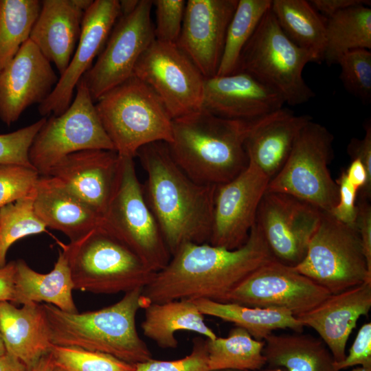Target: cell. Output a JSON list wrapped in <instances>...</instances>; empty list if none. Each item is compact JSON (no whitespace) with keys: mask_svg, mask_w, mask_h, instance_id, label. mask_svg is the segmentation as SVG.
Wrapping results in <instances>:
<instances>
[{"mask_svg":"<svg viewBox=\"0 0 371 371\" xmlns=\"http://www.w3.org/2000/svg\"><path fill=\"white\" fill-rule=\"evenodd\" d=\"M371 308V282L330 294L309 311L296 317L300 324L313 328L331 352L335 362L346 355L348 338L360 317Z\"/></svg>","mask_w":371,"mask_h":371,"instance_id":"obj_22","label":"cell"},{"mask_svg":"<svg viewBox=\"0 0 371 371\" xmlns=\"http://www.w3.org/2000/svg\"><path fill=\"white\" fill-rule=\"evenodd\" d=\"M335 181L339 189L338 202L330 214L338 221L355 226L359 189L348 180L345 171Z\"/></svg>","mask_w":371,"mask_h":371,"instance_id":"obj_44","label":"cell"},{"mask_svg":"<svg viewBox=\"0 0 371 371\" xmlns=\"http://www.w3.org/2000/svg\"><path fill=\"white\" fill-rule=\"evenodd\" d=\"M271 0H238L227 27L224 49L216 76L236 71L240 54L261 19L271 8Z\"/></svg>","mask_w":371,"mask_h":371,"instance_id":"obj_35","label":"cell"},{"mask_svg":"<svg viewBox=\"0 0 371 371\" xmlns=\"http://www.w3.org/2000/svg\"><path fill=\"white\" fill-rule=\"evenodd\" d=\"M238 0H188L177 45L205 78L216 76Z\"/></svg>","mask_w":371,"mask_h":371,"instance_id":"obj_18","label":"cell"},{"mask_svg":"<svg viewBox=\"0 0 371 371\" xmlns=\"http://www.w3.org/2000/svg\"><path fill=\"white\" fill-rule=\"evenodd\" d=\"M120 156L111 150H84L61 159L48 175L70 191L102 217L113 192Z\"/></svg>","mask_w":371,"mask_h":371,"instance_id":"obj_21","label":"cell"},{"mask_svg":"<svg viewBox=\"0 0 371 371\" xmlns=\"http://www.w3.org/2000/svg\"><path fill=\"white\" fill-rule=\"evenodd\" d=\"M46 119L41 118L12 133L0 134V165L15 164L33 168L29 160V150Z\"/></svg>","mask_w":371,"mask_h":371,"instance_id":"obj_40","label":"cell"},{"mask_svg":"<svg viewBox=\"0 0 371 371\" xmlns=\"http://www.w3.org/2000/svg\"><path fill=\"white\" fill-rule=\"evenodd\" d=\"M6 352L5 348L1 337L0 333V356L4 355Z\"/></svg>","mask_w":371,"mask_h":371,"instance_id":"obj_53","label":"cell"},{"mask_svg":"<svg viewBox=\"0 0 371 371\" xmlns=\"http://www.w3.org/2000/svg\"><path fill=\"white\" fill-rule=\"evenodd\" d=\"M331 293L275 258L243 280L223 302L284 310L295 317L313 309Z\"/></svg>","mask_w":371,"mask_h":371,"instance_id":"obj_14","label":"cell"},{"mask_svg":"<svg viewBox=\"0 0 371 371\" xmlns=\"http://www.w3.org/2000/svg\"><path fill=\"white\" fill-rule=\"evenodd\" d=\"M302 333H271L266 337L263 355L267 364L286 371H337L333 357L324 342L320 338Z\"/></svg>","mask_w":371,"mask_h":371,"instance_id":"obj_29","label":"cell"},{"mask_svg":"<svg viewBox=\"0 0 371 371\" xmlns=\"http://www.w3.org/2000/svg\"><path fill=\"white\" fill-rule=\"evenodd\" d=\"M337 371L350 367L371 368V323L363 324L359 330L348 354L339 361L334 363Z\"/></svg>","mask_w":371,"mask_h":371,"instance_id":"obj_43","label":"cell"},{"mask_svg":"<svg viewBox=\"0 0 371 371\" xmlns=\"http://www.w3.org/2000/svg\"><path fill=\"white\" fill-rule=\"evenodd\" d=\"M139 0L120 1L121 14H127L133 12L137 6Z\"/></svg>","mask_w":371,"mask_h":371,"instance_id":"obj_51","label":"cell"},{"mask_svg":"<svg viewBox=\"0 0 371 371\" xmlns=\"http://www.w3.org/2000/svg\"><path fill=\"white\" fill-rule=\"evenodd\" d=\"M15 261L7 263L0 268V302L14 299Z\"/></svg>","mask_w":371,"mask_h":371,"instance_id":"obj_48","label":"cell"},{"mask_svg":"<svg viewBox=\"0 0 371 371\" xmlns=\"http://www.w3.org/2000/svg\"><path fill=\"white\" fill-rule=\"evenodd\" d=\"M54 363L50 353L43 357L40 361L28 371H54Z\"/></svg>","mask_w":371,"mask_h":371,"instance_id":"obj_50","label":"cell"},{"mask_svg":"<svg viewBox=\"0 0 371 371\" xmlns=\"http://www.w3.org/2000/svg\"><path fill=\"white\" fill-rule=\"evenodd\" d=\"M142 289L125 293L111 306L84 313L66 312L41 304L51 343L107 354L131 364L153 359L136 328L137 311L144 308Z\"/></svg>","mask_w":371,"mask_h":371,"instance_id":"obj_4","label":"cell"},{"mask_svg":"<svg viewBox=\"0 0 371 371\" xmlns=\"http://www.w3.org/2000/svg\"><path fill=\"white\" fill-rule=\"evenodd\" d=\"M59 78L51 63L28 39L0 73V119L10 126L30 106L42 103Z\"/></svg>","mask_w":371,"mask_h":371,"instance_id":"obj_19","label":"cell"},{"mask_svg":"<svg viewBox=\"0 0 371 371\" xmlns=\"http://www.w3.org/2000/svg\"><path fill=\"white\" fill-rule=\"evenodd\" d=\"M340 80L345 89L363 103L371 101V52L366 49L352 50L338 60Z\"/></svg>","mask_w":371,"mask_h":371,"instance_id":"obj_38","label":"cell"},{"mask_svg":"<svg viewBox=\"0 0 371 371\" xmlns=\"http://www.w3.org/2000/svg\"><path fill=\"white\" fill-rule=\"evenodd\" d=\"M120 15V1H93L84 13L80 36L67 69L49 95L38 105L41 115H58L70 106L76 85L103 49Z\"/></svg>","mask_w":371,"mask_h":371,"instance_id":"obj_17","label":"cell"},{"mask_svg":"<svg viewBox=\"0 0 371 371\" xmlns=\"http://www.w3.org/2000/svg\"><path fill=\"white\" fill-rule=\"evenodd\" d=\"M271 10L284 34L297 45L323 59L325 22L305 0H273Z\"/></svg>","mask_w":371,"mask_h":371,"instance_id":"obj_32","label":"cell"},{"mask_svg":"<svg viewBox=\"0 0 371 371\" xmlns=\"http://www.w3.org/2000/svg\"><path fill=\"white\" fill-rule=\"evenodd\" d=\"M34 210L47 227L60 231L70 242L101 222V216L50 175H39L34 189Z\"/></svg>","mask_w":371,"mask_h":371,"instance_id":"obj_25","label":"cell"},{"mask_svg":"<svg viewBox=\"0 0 371 371\" xmlns=\"http://www.w3.org/2000/svg\"><path fill=\"white\" fill-rule=\"evenodd\" d=\"M256 120L225 119L202 109L174 119L172 140L168 144L171 156L199 183H226L248 166L245 142Z\"/></svg>","mask_w":371,"mask_h":371,"instance_id":"obj_3","label":"cell"},{"mask_svg":"<svg viewBox=\"0 0 371 371\" xmlns=\"http://www.w3.org/2000/svg\"><path fill=\"white\" fill-rule=\"evenodd\" d=\"M155 8V40L163 43H177L184 17L186 1L184 0L153 1Z\"/></svg>","mask_w":371,"mask_h":371,"instance_id":"obj_41","label":"cell"},{"mask_svg":"<svg viewBox=\"0 0 371 371\" xmlns=\"http://www.w3.org/2000/svg\"><path fill=\"white\" fill-rule=\"evenodd\" d=\"M312 120L285 108L256 120L245 142L249 162L273 179L284 165L301 129Z\"/></svg>","mask_w":371,"mask_h":371,"instance_id":"obj_24","label":"cell"},{"mask_svg":"<svg viewBox=\"0 0 371 371\" xmlns=\"http://www.w3.org/2000/svg\"><path fill=\"white\" fill-rule=\"evenodd\" d=\"M76 89V94L67 109L46 119L31 144L29 160L39 175H48L61 159L76 152L115 150L81 79Z\"/></svg>","mask_w":371,"mask_h":371,"instance_id":"obj_11","label":"cell"},{"mask_svg":"<svg viewBox=\"0 0 371 371\" xmlns=\"http://www.w3.org/2000/svg\"><path fill=\"white\" fill-rule=\"evenodd\" d=\"M209 371L219 370H261L267 361L265 341L256 340L245 329L235 326L226 337L206 339Z\"/></svg>","mask_w":371,"mask_h":371,"instance_id":"obj_33","label":"cell"},{"mask_svg":"<svg viewBox=\"0 0 371 371\" xmlns=\"http://www.w3.org/2000/svg\"><path fill=\"white\" fill-rule=\"evenodd\" d=\"M157 95L172 120L201 109L205 78L176 43L155 40L133 71Z\"/></svg>","mask_w":371,"mask_h":371,"instance_id":"obj_13","label":"cell"},{"mask_svg":"<svg viewBox=\"0 0 371 371\" xmlns=\"http://www.w3.org/2000/svg\"><path fill=\"white\" fill-rule=\"evenodd\" d=\"M322 211L289 194L266 192L256 218L273 258L295 267L305 257Z\"/></svg>","mask_w":371,"mask_h":371,"instance_id":"obj_15","label":"cell"},{"mask_svg":"<svg viewBox=\"0 0 371 371\" xmlns=\"http://www.w3.org/2000/svg\"><path fill=\"white\" fill-rule=\"evenodd\" d=\"M311 62H317L315 55L284 34L270 8L243 49L236 72L250 74L295 106L315 97L302 76Z\"/></svg>","mask_w":371,"mask_h":371,"instance_id":"obj_7","label":"cell"},{"mask_svg":"<svg viewBox=\"0 0 371 371\" xmlns=\"http://www.w3.org/2000/svg\"><path fill=\"white\" fill-rule=\"evenodd\" d=\"M102 125L121 157L134 158L143 146L172 140V119L157 95L133 76L95 102Z\"/></svg>","mask_w":371,"mask_h":371,"instance_id":"obj_6","label":"cell"},{"mask_svg":"<svg viewBox=\"0 0 371 371\" xmlns=\"http://www.w3.org/2000/svg\"><path fill=\"white\" fill-rule=\"evenodd\" d=\"M0 371H28V369L19 359L5 352L0 356Z\"/></svg>","mask_w":371,"mask_h":371,"instance_id":"obj_49","label":"cell"},{"mask_svg":"<svg viewBox=\"0 0 371 371\" xmlns=\"http://www.w3.org/2000/svg\"><path fill=\"white\" fill-rule=\"evenodd\" d=\"M352 371H371V368H366L360 366L354 368Z\"/></svg>","mask_w":371,"mask_h":371,"instance_id":"obj_54","label":"cell"},{"mask_svg":"<svg viewBox=\"0 0 371 371\" xmlns=\"http://www.w3.org/2000/svg\"><path fill=\"white\" fill-rule=\"evenodd\" d=\"M269 181L260 168L249 162L234 179L216 186L210 244L228 249L245 244Z\"/></svg>","mask_w":371,"mask_h":371,"instance_id":"obj_16","label":"cell"},{"mask_svg":"<svg viewBox=\"0 0 371 371\" xmlns=\"http://www.w3.org/2000/svg\"><path fill=\"white\" fill-rule=\"evenodd\" d=\"M370 199L359 195L355 226L359 233L367 267L371 272V205Z\"/></svg>","mask_w":371,"mask_h":371,"instance_id":"obj_45","label":"cell"},{"mask_svg":"<svg viewBox=\"0 0 371 371\" xmlns=\"http://www.w3.org/2000/svg\"><path fill=\"white\" fill-rule=\"evenodd\" d=\"M34 189L27 196L0 208V268L7 264L6 255L13 243L46 231L47 227L34 210Z\"/></svg>","mask_w":371,"mask_h":371,"instance_id":"obj_36","label":"cell"},{"mask_svg":"<svg viewBox=\"0 0 371 371\" xmlns=\"http://www.w3.org/2000/svg\"><path fill=\"white\" fill-rule=\"evenodd\" d=\"M0 333L6 352L22 361L28 370L50 353L49 328L41 304L30 302L17 308L0 302Z\"/></svg>","mask_w":371,"mask_h":371,"instance_id":"obj_26","label":"cell"},{"mask_svg":"<svg viewBox=\"0 0 371 371\" xmlns=\"http://www.w3.org/2000/svg\"><path fill=\"white\" fill-rule=\"evenodd\" d=\"M144 309V319L141 324L143 333L162 348H176L178 346L175 337L178 331L194 332L207 339L217 337L205 324L204 315L192 300L153 302Z\"/></svg>","mask_w":371,"mask_h":371,"instance_id":"obj_28","label":"cell"},{"mask_svg":"<svg viewBox=\"0 0 371 371\" xmlns=\"http://www.w3.org/2000/svg\"><path fill=\"white\" fill-rule=\"evenodd\" d=\"M152 7L153 1L139 0L133 12L121 14L95 63L81 78L94 102L133 76L139 58L155 40Z\"/></svg>","mask_w":371,"mask_h":371,"instance_id":"obj_12","label":"cell"},{"mask_svg":"<svg viewBox=\"0 0 371 371\" xmlns=\"http://www.w3.org/2000/svg\"><path fill=\"white\" fill-rule=\"evenodd\" d=\"M41 1L0 0V73L30 38Z\"/></svg>","mask_w":371,"mask_h":371,"instance_id":"obj_34","label":"cell"},{"mask_svg":"<svg viewBox=\"0 0 371 371\" xmlns=\"http://www.w3.org/2000/svg\"><path fill=\"white\" fill-rule=\"evenodd\" d=\"M284 104L279 93L245 72L204 80L201 109L220 117L254 120L282 109Z\"/></svg>","mask_w":371,"mask_h":371,"instance_id":"obj_20","label":"cell"},{"mask_svg":"<svg viewBox=\"0 0 371 371\" xmlns=\"http://www.w3.org/2000/svg\"><path fill=\"white\" fill-rule=\"evenodd\" d=\"M293 269L331 294L371 282L359 233L322 212L304 259Z\"/></svg>","mask_w":371,"mask_h":371,"instance_id":"obj_10","label":"cell"},{"mask_svg":"<svg viewBox=\"0 0 371 371\" xmlns=\"http://www.w3.org/2000/svg\"><path fill=\"white\" fill-rule=\"evenodd\" d=\"M273 258L256 223L247 241L237 249L185 243L143 288L144 308L153 302L178 300L223 302L249 274Z\"/></svg>","mask_w":371,"mask_h":371,"instance_id":"obj_1","label":"cell"},{"mask_svg":"<svg viewBox=\"0 0 371 371\" xmlns=\"http://www.w3.org/2000/svg\"><path fill=\"white\" fill-rule=\"evenodd\" d=\"M203 315L233 323L247 330L256 340L264 341L276 330L289 328L302 333L304 326L284 310L249 307L232 302L207 299L192 300Z\"/></svg>","mask_w":371,"mask_h":371,"instance_id":"obj_30","label":"cell"},{"mask_svg":"<svg viewBox=\"0 0 371 371\" xmlns=\"http://www.w3.org/2000/svg\"><path fill=\"white\" fill-rule=\"evenodd\" d=\"M308 2L318 13L319 12L327 19L348 8L370 4V1L365 0H311Z\"/></svg>","mask_w":371,"mask_h":371,"instance_id":"obj_47","label":"cell"},{"mask_svg":"<svg viewBox=\"0 0 371 371\" xmlns=\"http://www.w3.org/2000/svg\"><path fill=\"white\" fill-rule=\"evenodd\" d=\"M54 371H63V370H61L60 368H59L55 366V368H54Z\"/></svg>","mask_w":371,"mask_h":371,"instance_id":"obj_55","label":"cell"},{"mask_svg":"<svg viewBox=\"0 0 371 371\" xmlns=\"http://www.w3.org/2000/svg\"><path fill=\"white\" fill-rule=\"evenodd\" d=\"M366 133L362 139L352 138L347 147L351 159H359L364 165L368 176L371 178V124L365 126Z\"/></svg>","mask_w":371,"mask_h":371,"instance_id":"obj_46","label":"cell"},{"mask_svg":"<svg viewBox=\"0 0 371 371\" xmlns=\"http://www.w3.org/2000/svg\"><path fill=\"white\" fill-rule=\"evenodd\" d=\"M136 156L146 173L145 198L170 255L185 243H209L216 186L191 179L166 142L147 144Z\"/></svg>","mask_w":371,"mask_h":371,"instance_id":"obj_2","label":"cell"},{"mask_svg":"<svg viewBox=\"0 0 371 371\" xmlns=\"http://www.w3.org/2000/svg\"><path fill=\"white\" fill-rule=\"evenodd\" d=\"M92 0H43L30 40L53 63L60 76L78 43L85 12Z\"/></svg>","mask_w":371,"mask_h":371,"instance_id":"obj_23","label":"cell"},{"mask_svg":"<svg viewBox=\"0 0 371 371\" xmlns=\"http://www.w3.org/2000/svg\"><path fill=\"white\" fill-rule=\"evenodd\" d=\"M60 245L76 290L98 294L126 293L145 287L155 275L101 222L76 240Z\"/></svg>","mask_w":371,"mask_h":371,"instance_id":"obj_5","label":"cell"},{"mask_svg":"<svg viewBox=\"0 0 371 371\" xmlns=\"http://www.w3.org/2000/svg\"><path fill=\"white\" fill-rule=\"evenodd\" d=\"M213 371H251V370L228 369V370H213ZM256 371H286V370L282 368H270L269 367L265 370H256Z\"/></svg>","mask_w":371,"mask_h":371,"instance_id":"obj_52","label":"cell"},{"mask_svg":"<svg viewBox=\"0 0 371 371\" xmlns=\"http://www.w3.org/2000/svg\"><path fill=\"white\" fill-rule=\"evenodd\" d=\"M15 267L13 304L45 302L63 311L78 312L72 296L74 286L70 268L62 249L49 273L33 270L22 259L15 261Z\"/></svg>","mask_w":371,"mask_h":371,"instance_id":"obj_27","label":"cell"},{"mask_svg":"<svg viewBox=\"0 0 371 371\" xmlns=\"http://www.w3.org/2000/svg\"><path fill=\"white\" fill-rule=\"evenodd\" d=\"M133 159L120 156L115 184L101 224L157 273L168 265L171 255L147 203Z\"/></svg>","mask_w":371,"mask_h":371,"instance_id":"obj_8","label":"cell"},{"mask_svg":"<svg viewBox=\"0 0 371 371\" xmlns=\"http://www.w3.org/2000/svg\"><path fill=\"white\" fill-rule=\"evenodd\" d=\"M133 371H209L206 338L195 337L191 352L182 359L173 361L151 359L135 364Z\"/></svg>","mask_w":371,"mask_h":371,"instance_id":"obj_42","label":"cell"},{"mask_svg":"<svg viewBox=\"0 0 371 371\" xmlns=\"http://www.w3.org/2000/svg\"><path fill=\"white\" fill-rule=\"evenodd\" d=\"M334 137L312 120L299 133L282 169L266 192L289 194L322 212L330 213L338 202V186L328 169Z\"/></svg>","mask_w":371,"mask_h":371,"instance_id":"obj_9","label":"cell"},{"mask_svg":"<svg viewBox=\"0 0 371 371\" xmlns=\"http://www.w3.org/2000/svg\"><path fill=\"white\" fill-rule=\"evenodd\" d=\"M326 43L322 60L337 64L346 53L371 49V9L357 5L343 10L325 22Z\"/></svg>","mask_w":371,"mask_h":371,"instance_id":"obj_31","label":"cell"},{"mask_svg":"<svg viewBox=\"0 0 371 371\" xmlns=\"http://www.w3.org/2000/svg\"><path fill=\"white\" fill-rule=\"evenodd\" d=\"M38 177L32 167L0 165V208L31 193Z\"/></svg>","mask_w":371,"mask_h":371,"instance_id":"obj_39","label":"cell"},{"mask_svg":"<svg viewBox=\"0 0 371 371\" xmlns=\"http://www.w3.org/2000/svg\"><path fill=\"white\" fill-rule=\"evenodd\" d=\"M54 366L63 371H133L135 364L111 355L80 348L53 346Z\"/></svg>","mask_w":371,"mask_h":371,"instance_id":"obj_37","label":"cell"}]
</instances>
